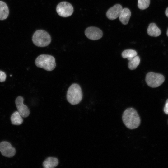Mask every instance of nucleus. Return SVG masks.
<instances>
[{
	"mask_svg": "<svg viewBox=\"0 0 168 168\" xmlns=\"http://www.w3.org/2000/svg\"><path fill=\"white\" fill-rule=\"evenodd\" d=\"M123 121L128 128L133 129L139 126L141 120L136 110L133 108L126 109L122 115Z\"/></svg>",
	"mask_w": 168,
	"mask_h": 168,
	"instance_id": "obj_1",
	"label": "nucleus"
},
{
	"mask_svg": "<svg viewBox=\"0 0 168 168\" xmlns=\"http://www.w3.org/2000/svg\"><path fill=\"white\" fill-rule=\"evenodd\" d=\"M82 96V90L79 85L76 83H73L68 89L66 97L67 100L70 104L75 105L81 101Z\"/></svg>",
	"mask_w": 168,
	"mask_h": 168,
	"instance_id": "obj_2",
	"label": "nucleus"
},
{
	"mask_svg": "<svg viewBox=\"0 0 168 168\" xmlns=\"http://www.w3.org/2000/svg\"><path fill=\"white\" fill-rule=\"evenodd\" d=\"M35 63L37 67L47 71H51L55 68L56 64L54 58L48 54H41L36 59Z\"/></svg>",
	"mask_w": 168,
	"mask_h": 168,
	"instance_id": "obj_3",
	"label": "nucleus"
},
{
	"mask_svg": "<svg viewBox=\"0 0 168 168\" xmlns=\"http://www.w3.org/2000/svg\"><path fill=\"white\" fill-rule=\"evenodd\" d=\"M32 40L36 46L44 47L49 44L51 41V38L50 35L46 31L39 30H36L33 34Z\"/></svg>",
	"mask_w": 168,
	"mask_h": 168,
	"instance_id": "obj_4",
	"label": "nucleus"
},
{
	"mask_svg": "<svg viewBox=\"0 0 168 168\" xmlns=\"http://www.w3.org/2000/svg\"><path fill=\"white\" fill-rule=\"evenodd\" d=\"M145 80L148 86L155 88L159 86L163 83L165 78L161 74L150 72L146 75Z\"/></svg>",
	"mask_w": 168,
	"mask_h": 168,
	"instance_id": "obj_5",
	"label": "nucleus"
},
{
	"mask_svg": "<svg viewBox=\"0 0 168 168\" xmlns=\"http://www.w3.org/2000/svg\"><path fill=\"white\" fill-rule=\"evenodd\" d=\"M56 11L60 16L67 17L72 14L73 8L70 3L66 2H62L57 6Z\"/></svg>",
	"mask_w": 168,
	"mask_h": 168,
	"instance_id": "obj_6",
	"label": "nucleus"
},
{
	"mask_svg": "<svg viewBox=\"0 0 168 168\" xmlns=\"http://www.w3.org/2000/svg\"><path fill=\"white\" fill-rule=\"evenodd\" d=\"M0 151L2 155L9 158L13 157L16 153L15 149L7 141H3L0 143Z\"/></svg>",
	"mask_w": 168,
	"mask_h": 168,
	"instance_id": "obj_7",
	"label": "nucleus"
},
{
	"mask_svg": "<svg viewBox=\"0 0 168 168\" xmlns=\"http://www.w3.org/2000/svg\"><path fill=\"white\" fill-rule=\"evenodd\" d=\"M85 34L88 38L92 40L99 39L103 35L102 32L100 29L93 26L87 28L85 30Z\"/></svg>",
	"mask_w": 168,
	"mask_h": 168,
	"instance_id": "obj_8",
	"label": "nucleus"
},
{
	"mask_svg": "<svg viewBox=\"0 0 168 168\" xmlns=\"http://www.w3.org/2000/svg\"><path fill=\"white\" fill-rule=\"evenodd\" d=\"M24 99L22 96H18L15 100V104L18 111L20 115L24 118L27 117L29 115L30 112L28 107L24 104Z\"/></svg>",
	"mask_w": 168,
	"mask_h": 168,
	"instance_id": "obj_9",
	"label": "nucleus"
},
{
	"mask_svg": "<svg viewBox=\"0 0 168 168\" xmlns=\"http://www.w3.org/2000/svg\"><path fill=\"white\" fill-rule=\"evenodd\" d=\"M122 9V7L121 5L116 4L107 11L106 14L107 17L110 20L115 19L119 16Z\"/></svg>",
	"mask_w": 168,
	"mask_h": 168,
	"instance_id": "obj_10",
	"label": "nucleus"
},
{
	"mask_svg": "<svg viewBox=\"0 0 168 168\" xmlns=\"http://www.w3.org/2000/svg\"><path fill=\"white\" fill-rule=\"evenodd\" d=\"M131 16V12L128 8H124L123 9L119 16V19L124 25L127 24Z\"/></svg>",
	"mask_w": 168,
	"mask_h": 168,
	"instance_id": "obj_11",
	"label": "nucleus"
},
{
	"mask_svg": "<svg viewBox=\"0 0 168 168\" xmlns=\"http://www.w3.org/2000/svg\"><path fill=\"white\" fill-rule=\"evenodd\" d=\"M147 33L149 35L151 36L157 37L161 33V30L155 23H151L149 24L147 29Z\"/></svg>",
	"mask_w": 168,
	"mask_h": 168,
	"instance_id": "obj_12",
	"label": "nucleus"
},
{
	"mask_svg": "<svg viewBox=\"0 0 168 168\" xmlns=\"http://www.w3.org/2000/svg\"><path fill=\"white\" fill-rule=\"evenodd\" d=\"M58 164V160L55 157H49L43 162V167L44 168H53L56 167Z\"/></svg>",
	"mask_w": 168,
	"mask_h": 168,
	"instance_id": "obj_13",
	"label": "nucleus"
},
{
	"mask_svg": "<svg viewBox=\"0 0 168 168\" xmlns=\"http://www.w3.org/2000/svg\"><path fill=\"white\" fill-rule=\"evenodd\" d=\"M9 13V11L7 4L4 2L0 1V20L6 19Z\"/></svg>",
	"mask_w": 168,
	"mask_h": 168,
	"instance_id": "obj_14",
	"label": "nucleus"
},
{
	"mask_svg": "<svg viewBox=\"0 0 168 168\" xmlns=\"http://www.w3.org/2000/svg\"><path fill=\"white\" fill-rule=\"evenodd\" d=\"M22 117L18 112L16 111L14 112L11 117L12 124L13 125H19L23 122Z\"/></svg>",
	"mask_w": 168,
	"mask_h": 168,
	"instance_id": "obj_15",
	"label": "nucleus"
},
{
	"mask_svg": "<svg viewBox=\"0 0 168 168\" xmlns=\"http://www.w3.org/2000/svg\"><path fill=\"white\" fill-rule=\"evenodd\" d=\"M137 54V53L135 50L129 49L124 51L122 53V56L123 58H127L129 61Z\"/></svg>",
	"mask_w": 168,
	"mask_h": 168,
	"instance_id": "obj_16",
	"label": "nucleus"
},
{
	"mask_svg": "<svg viewBox=\"0 0 168 168\" xmlns=\"http://www.w3.org/2000/svg\"><path fill=\"white\" fill-rule=\"evenodd\" d=\"M128 67L131 70L135 69L139 65L140 63V58L138 56L133 57L129 61Z\"/></svg>",
	"mask_w": 168,
	"mask_h": 168,
	"instance_id": "obj_17",
	"label": "nucleus"
},
{
	"mask_svg": "<svg viewBox=\"0 0 168 168\" xmlns=\"http://www.w3.org/2000/svg\"><path fill=\"white\" fill-rule=\"evenodd\" d=\"M150 0H138V6L140 9L144 10L149 6Z\"/></svg>",
	"mask_w": 168,
	"mask_h": 168,
	"instance_id": "obj_18",
	"label": "nucleus"
},
{
	"mask_svg": "<svg viewBox=\"0 0 168 168\" xmlns=\"http://www.w3.org/2000/svg\"><path fill=\"white\" fill-rule=\"evenodd\" d=\"M6 78V75L3 71L0 70V82H4Z\"/></svg>",
	"mask_w": 168,
	"mask_h": 168,
	"instance_id": "obj_19",
	"label": "nucleus"
},
{
	"mask_svg": "<svg viewBox=\"0 0 168 168\" xmlns=\"http://www.w3.org/2000/svg\"><path fill=\"white\" fill-rule=\"evenodd\" d=\"M164 110L165 113L168 114V99L166 101Z\"/></svg>",
	"mask_w": 168,
	"mask_h": 168,
	"instance_id": "obj_20",
	"label": "nucleus"
},
{
	"mask_svg": "<svg viewBox=\"0 0 168 168\" xmlns=\"http://www.w3.org/2000/svg\"><path fill=\"white\" fill-rule=\"evenodd\" d=\"M165 14L166 16L168 17V7L166 9L165 11Z\"/></svg>",
	"mask_w": 168,
	"mask_h": 168,
	"instance_id": "obj_21",
	"label": "nucleus"
},
{
	"mask_svg": "<svg viewBox=\"0 0 168 168\" xmlns=\"http://www.w3.org/2000/svg\"><path fill=\"white\" fill-rule=\"evenodd\" d=\"M167 36H168V29L167 32Z\"/></svg>",
	"mask_w": 168,
	"mask_h": 168,
	"instance_id": "obj_22",
	"label": "nucleus"
}]
</instances>
